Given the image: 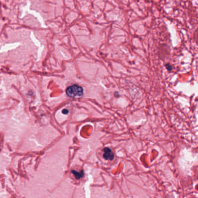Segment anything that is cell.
Wrapping results in <instances>:
<instances>
[{
    "instance_id": "1",
    "label": "cell",
    "mask_w": 198,
    "mask_h": 198,
    "mask_svg": "<svg viewBox=\"0 0 198 198\" xmlns=\"http://www.w3.org/2000/svg\"><path fill=\"white\" fill-rule=\"evenodd\" d=\"M66 94L71 98H80L84 95V89L79 85H71L66 89Z\"/></svg>"
},
{
    "instance_id": "2",
    "label": "cell",
    "mask_w": 198,
    "mask_h": 198,
    "mask_svg": "<svg viewBox=\"0 0 198 198\" xmlns=\"http://www.w3.org/2000/svg\"><path fill=\"white\" fill-rule=\"evenodd\" d=\"M103 157L106 160H113L114 159V154L111 149L109 148H105L103 149Z\"/></svg>"
},
{
    "instance_id": "3",
    "label": "cell",
    "mask_w": 198,
    "mask_h": 198,
    "mask_svg": "<svg viewBox=\"0 0 198 198\" xmlns=\"http://www.w3.org/2000/svg\"><path fill=\"white\" fill-rule=\"evenodd\" d=\"M71 172L74 175L75 178L78 179V180L84 177V171L82 170L81 171H79V172H78V171H77L75 170H72L71 171Z\"/></svg>"
},
{
    "instance_id": "4",
    "label": "cell",
    "mask_w": 198,
    "mask_h": 198,
    "mask_svg": "<svg viewBox=\"0 0 198 198\" xmlns=\"http://www.w3.org/2000/svg\"><path fill=\"white\" fill-rule=\"evenodd\" d=\"M166 69H168V71H172V66L170 65V64H167L166 65Z\"/></svg>"
},
{
    "instance_id": "5",
    "label": "cell",
    "mask_w": 198,
    "mask_h": 198,
    "mask_svg": "<svg viewBox=\"0 0 198 198\" xmlns=\"http://www.w3.org/2000/svg\"><path fill=\"white\" fill-rule=\"evenodd\" d=\"M69 112V111L67 109H64V110H63V111H62V113H63V114H67Z\"/></svg>"
}]
</instances>
